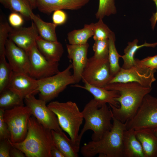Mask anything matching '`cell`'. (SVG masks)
<instances>
[{"instance_id":"obj_8","label":"cell","mask_w":157,"mask_h":157,"mask_svg":"<svg viewBox=\"0 0 157 157\" xmlns=\"http://www.w3.org/2000/svg\"><path fill=\"white\" fill-rule=\"evenodd\" d=\"M157 127V98L149 94L144 97L136 114L127 122V129Z\"/></svg>"},{"instance_id":"obj_22","label":"cell","mask_w":157,"mask_h":157,"mask_svg":"<svg viewBox=\"0 0 157 157\" xmlns=\"http://www.w3.org/2000/svg\"><path fill=\"white\" fill-rule=\"evenodd\" d=\"M123 154L124 157H145L142 147L134 130L126 129L124 132Z\"/></svg>"},{"instance_id":"obj_43","label":"cell","mask_w":157,"mask_h":157,"mask_svg":"<svg viewBox=\"0 0 157 157\" xmlns=\"http://www.w3.org/2000/svg\"><path fill=\"white\" fill-rule=\"evenodd\" d=\"M28 1L30 2L33 9L36 8V0H28Z\"/></svg>"},{"instance_id":"obj_34","label":"cell","mask_w":157,"mask_h":157,"mask_svg":"<svg viewBox=\"0 0 157 157\" xmlns=\"http://www.w3.org/2000/svg\"><path fill=\"white\" fill-rule=\"evenodd\" d=\"M5 110L0 108V140H10V135L8 127L4 121L3 115Z\"/></svg>"},{"instance_id":"obj_21","label":"cell","mask_w":157,"mask_h":157,"mask_svg":"<svg viewBox=\"0 0 157 157\" xmlns=\"http://www.w3.org/2000/svg\"><path fill=\"white\" fill-rule=\"evenodd\" d=\"M142 147L145 157H157V137L150 129L135 130Z\"/></svg>"},{"instance_id":"obj_39","label":"cell","mask_w":157,"mask_h":157,"mask_svg":"<svg viewBox=\"0 0 157 157\" xmlns=\"http://www.w3.org/2000/svg\"><path fill=\"white\" fill-rule=\"evenodd\" d=\"M10 157H25V154L20 150L11 145L10 150Z\"/></svg>"},{"instance_id":"obj_25","label":"cell","mask_w":157,"mask_h":157,"mask_svg":"<svg viewBox=\"0 0 157 157\" xmlns=\"http://www.w3.org/2000/svg\"><path fill=\"white\" fill-rule=\"evenodd\" d=\"M93 23L85 24L83 28L73 30L67 35L69 44H83L87 43L88 39L93 35Z\"/></svg>"},{"instance_id":"obj_4","label":"cell","mask_w":157,"mask_h":157,"mask_svg":"<svg viewBox=\"0 0 157 157\" xmlns=\"http://www.w3.org/2000/svg\"><path fill=\"white\" fill-rule=\"evenodd\" d=\"M81 112L85 122L79 133L80 140L83 134L88 130L93 131L92 140L97 141L111 129L113 124L111 121L113 115L110 108L107 104L100 107L93 99L85 105Z\"/></svg>"},{"instance_id":"obj_16","label":"cell","mask_w":157,"mask_h":157,"mask_svg":"<svg viewBox=\"0 0 157 157\" xmlns=\"http://www.w3.org/2000/svg\"><path fill=\"white\" fill-rule=\"evenodd\" d=\"M89 44H67L68 57L72 61L73 75L76 83L82 80V76L88 58L87 57Z\"/></svg>"},{"instance_id":"obj_15","label":"cell","mask_w":157,"mask_h":157,"mask_svg":"<svg viewBox=\"0 0 157 157\" xmlns=\"http://www.w3.org/2000/svg\"><path fill=\"white\" fill-rule=\"evenodd\" d=\"M38 80L33 78L28 74L13 72L8 88L24 100L29 95L38 93Z\"/></svg>"},{"instance_id":"obj_11","label":"cell","mask_w":157,"mask_h":157,"mask_svg":"<svg viewBox=\"0 0 157 157\" xmlns=\"http://www.w3.org/2000/svg\"><path fill=\"white\" fill-rule=\"evenodd\" d=\"M156 71L136 63L135 65L129 68L121 67L108 84L134 82L144 87L151 88L152 83L156 80L154 76Z\"/></svg>"},{"instance_id":"obj_37","label":"cell","mask_w":157,"mask_h":157,"mask_svg":"<svg viewBox=\"0 0 157 157\" xmlns=\"http://www.w3.org/2000/svg\"><path fill=\"white\" fill-rule=\"evenodd\" d=\"M66 13L62 10H57L53 12L52 19L53 23L57 25H62L65 24L67 20Z\"/></svg>"},{"instance_id":"obj_35","label":"cell","mask_w":157,"mask_h":157,"mask_svg":"<svg viewBox=\"0 0 157 157\" xmlns=\"http://www.w3.org/2000/svg\"><path fill=\"white\" fill-rule=\"evenodd\" d=\"M136 63L152 70L157 69V54L140 60L135 59Z\"/></svg>"},{"instance_id":"obj_18","label":"cell","mask_w":157,"mask_h":157,"mask_svg":"<svg viewBox=\"0 0 157 157\" xmlns=\"http://www.w3.org/2000/svg\"><path fill=\"white\" fill-rule=\"evenodd\" d=\"M72 86L82 88L89 92L93 96L94 99L100 107L107 104L116 107L119 106V103L115 100L120 95L117 91L107 90L104 88L92 85L87 83H84L83 86L76 84Z\"/></svg>"},{"instance_id":"obj_44","label":"cell","mask_w":157,"mask_h":157,"mask_svg":"<svg viewBox=\"0 0 157 157\" xmlns=\"http://www.w3.org/2000/svg\"><path fill=\"white\" fill-rule=\"evenodd\" d=\"M150 129L154 134L157 137V127Z\"/></svg>"},{"instance_id":"obj_6","label":"cell","mask_w":157,"mask_h":157,"mask_svg":"<svg viewBox=\"0 0 157 157\" xmlns=\"http://www.w3.org/2000/svg\"><path fill=\"white\" fill-rule=\"evenodd\" d=\"M72 64L61 72L47 77L38 80L40 99L46 103L57 97L68 85L76 83L72 74Z\"/></svg>"},{"instance_id":"obj_13","label":"cell","mask_w":157,"mask_h":157,"mask_svg":"<svg viewBox=\"0 0 157 157\" xmlns=\"http://www.w3.org/2000/svg\"><path fill=\"white\" fill-rule=\"evenodd\" d=\"M5 54L14 72L28 74L29 60L27 52L8 39L5 45Z\"/></svg>"},{"instance_id":"obj_31","label":"cell","mask_w":157,"mask_h":157,"mask_svg":"<svg viewBox=\"0 0 157 157\" xmlns=\"http://www.w3.org/2000/svg\"><path fill=\"white\" fill-rule=\"evenodd\" d=\"M93 38L94 41L108 39L113 33L103 22L102 19L93 23Z\"/></svg>"},{"instance_id":"obj_10","label":"cell","mask_w":157,"mask_h":157,"mask_svg":"<svg viewBox=\"0 0 157 157\" xmlns=\"http://www.w3.org/2000/svg\"><path fill=\"white\" fill-rule=\"evenodd\" d=\"M24 100L32 115L44 127L51 130L62 131L56 115L46 105L44 101L36 99L33 94L27 96Z\"/></svg>"},{"instance_id":"obj_28","label":"cell","mask_w":157,"mask_h":157,"mask_svg":"<svg viewBox=\"0 0 157 157\" xmlns=\"http://www.w3.org/2000/svg\"><path fill=\"white\" fill-rule=\"evenodd\" d=\"M6 57L0 56V93L8 88L13 73Z\"/></svg>"},{"instance_id":"obj_19","label":"cell","mask_w":157,"mask_h":157,"mask_svg":"<svg viewBox=\"0 0 157 157\" xmlns=\"http://www.w3.org/2000/svg\"><path fill=\"white\" fill-rule=\"evenodd\" d=\"M36 46L41 53L48 60L58 62L64 52L62 44L58 41L46 40L39 35L36 41Z\"/></svg>"},{"instance_id":"obj_23","label":"cell","mask_w":157,"mask_h":157,"mask_svg":"<svg viewBox=\"0 0 157 157\" xmlns=\"http://www.w3.org/2000/svg\"><path fill=\"white\" fill-rule=\"evenodd\" d=\"M138 40H134L131 42H129L128 45L124 50V54L121 55L123 61V63L121 67L124 69L129 68L135 65L136 62L134 56L136 51L139 49L144 47H155L157 46V42L154 43L145 42L141 45L138 44Z\"/></svg>"},{"instance_id":"obj_29","label":"cell","mask_w":157,"mask_h":157,"mask_svg":"<svg viewBox=\"0 0 157 157\" xmlns=\"http://www.w3.org/2000/svg\"><path fill=\"white\" fill-rule=\"evenodd\" d=\"M9 9L12 12L19 13L26 20L31 19L33 13L28 0H9Z\"/></svg>"},{"instance_id":"obj_27","label":"cell","mask_w":157,"mask_h":157,"mask_svg":"<svg viewBox=\"0 0 157 157\" xmlns=\"http://www.w3.org/2000/svg\"><path fill=\"white\" fill-rule=\"evenodd\" d=\"M115 35L113 32L108 38V60L111 73L113 77L118 72L121 68L119 62L121 55L117 51L115 44Z\"/></svg>"},{"instance_id":"obj_30","label":"cell","mask_w":157,"mask_h":157,"mask_svg":"<svg viewBox=\"0 0 157 157\" xmlns=\"http://www.w3.org/2000/svg\"><path fill=\"white\" fill-rule=\"evenodd\" d=\"M117 12L115 0H99L98 9L95 14L97 19L115 14Z\"/></svg>"},{"instance_id":"obj_9","label":"cell","mask_w":157,"mask_h":157,"mask_svg":"<svg viewBox=\"0 0 157 157\" xmlns=\"http://www.w3.org/2000/svg\"><path fill=\"white\" fill-rule=\"evenodd\" d=\"M113 77L108 58L98 59L93 56L88 59L81 80L84 83L104 88Z\"/></svg>"},{"instance_id":"obj_14","label":"cell","mask_w":157,"mask_h":157,"mask_svg":"<svg viewBox=\"0 0 157 157\" xmlns=\"http://www.w3.org/2000/svg\"><path fill=\"white\" fill-rule=\"evenodd\" d=\"M39 35L36 26L33 22L28 27L12 28L8 39L28 53L36 44V40Z\"/></svg>"},{"instance_id":"obj_3","label":"cell","mask_w":157,"mask_h":157,"mask_svg":"<svg viewBox=\"0 0 157 157\" xmlns=\"http://www.w3.org/2000/svg\"><path fill=\"white\" fill-rule=\"evenodd\" d=\"M8 140L26 157H51V150L53 145L51 130L44 127L33 115L28 119L27 133L24 139L15 143Z\"/></svg>"},{"instance_id":"obj_7","label":"cell","mask_w":157,"mask_h":157,"mask_svg":"<svg viewBox=\"0 0 157 157\" xmlns=\"http://www.w3.org/2000/svg\"><path fill=\"white\" fill-rule=\"evenodd\" d=\"M32 115L30 109L24 105L5 110L3 117L10 132L8 140L12 143H18L26 138L28 130V122Z\"/></svg>"},{"instance_id":"obj_40","label":"cell","mask_w":157,"mask_h":157,"mask_svg":"<svg viewBox=\"0 0 157 157\" xmlns=\"http://www.w3.org/2000/svg\"><path fill=\"white\" fill-rule=\"evenodd\" d=\"M51 157H65L63 153L54 144L51 150Z\"/></svg>"},{"instance_id":"obj_32","label":"cell","mask_w":157,"mask_h":157,"mask_svg":"<svg viewBox=\"0 0 157 157\" xmlns=\"http://www.w3.org/2000/svg\"><path fill=\"white\" fill-rule=\"evenodd\" d=\"M12 28L4 17L0 15V56H5V45Z\"/></svg>"},{"instance_id":"obj_33","label":"cell","mask_w":157,"mask_h":157,"mask_svg":"<svg viewBox=\"0 0 157 157\" xmlns=\"http://www.w3.org/2000/svg\"><path fill=\"white\" fill-rule=\"evenodd\" d=\"M92 49L93 56L98 59L108 58V39L103 40L95 41Z\"/></svg>"},{"instance_id":"obj_1","label":"cell","mask_w":157,"mask_h":157,"mask_svg":"<svg viewBox=\"0 0 157 157\" xmlns=\"http://www.w3.org/2000/svg\"><path fill=\"white\" fill-rule=\"evenodd\" d=\"M104 88L119 92V96L115 99L119 103V107L109 105L113 117L123 123L128 121L134 117L144 97L152 90L151 88L144 87L134 82L109 83Z\"/></svg>"},{"instance_id":"obj_42","label":"cell","mask_w":157,"mask_h":157,"mask_svg":"<svg viewBox=\"0 0 157 157\" xmlns=\"http://www.w3.org/2000/svg\"><path fill=\"white\" fill-rule=\"evenodd\" d=\"M0 2L5 8L9 9L10 4L9 0H0Z\"/></svg>"},{"instance_id":"obj_5","label":"cell","mask_w":157,"mask_h":157,"mask_svg":"<svg viewBox=\"0 0 157 157\" xmlns=\"http://www.w3.org/2000/svg\"><path fill=\"white\" fill-rule=\"evenodd\" d=\"M47 106L56 115L62 129L80 147L79 132L84 119L76 104L71 101L65 102L55 101L50 102Z\"/></svg>"},{"instance_id":"obj_12","label":"cell","mask_w":157,"mask_h":157,"mask_svg":"<svg viewBox=\"0 0 157 157\" xmlns=\"http://www.w3.org/2000/svg\"><path fill=\"white\" fill-rule=\"evenodd\" d=\"M29 60L28 74L33 78L39 80L53 75L59 71L58 62L47 60L38 49L36 44L28 52Z\"/></svg>"},{"instance_id":"obj_36","label":"cell","mask_w":157,"mask_h":157,"mask_svg":"<svg viewBox=\"0 0 157 157\" xmlns=\"http://www.w3.org/2000/svg\"><path fill=\"white\" fill-rule=\"evenodd\" d=\"M24 19L19 13L12 12L8 16V21L13 28H18L22 26L24 22Z\"/></svg>"},{"instance_id":"obj_24","label":"cell","mask_w":157,"mask_h":157,"mask_svg":"<svg viewBox=\"0 0 157 157\" xmlns=\"http://www.w3.org/2000/svg\"><path fill=\"white\" fill-rule=\"evenodd\" d=\"M31 20L35 25L39 35L42 38L50 41H58L56 32L57 25L53 22L44 21L39 15L34 13L31 17Z\"/></svg>"},{"instance_id":"obj_2","label":"cell","mask_w":157,"mask_h":157,"mask_svg":"<svg viewBox=\"0 0 157 157\" xmlns=\"http://www.w3.org/2000/svg\"><path fill=\"white\" fill-rule=\"evenodd\" d=\"M113 126L100 140L84 144L80 152L85 157H124L123 137L127 122L123 123L113 118Z\"/></svg>"},{"instance_id":"obj_17","label":"cell","mask_w":157,"mask_h":157,"mask_svg":"<svg viewBox=\"0 0 157 157\" xmlns=\"http://www.w3.org/2000/svg\"><path fill=\"white\" fill-rule=\"evenodd\" d=\"M90 0H36V6L40 11L49 15L59 10H76L81 9Z\"/></svg>"},{"instance_id":"obj_41","label":"cell","mask_w":157,"mask_h":157,"mask_svg":"<svg viewBox=\"0 0 157 157\" xmlns=\"http://www.w3.org/2000/svg\"><path fill=\"white\" fill-rule=\"evenodd\" d=\"M155 4L156 7V11L155 13H153L152 16L150 19L152 29L154 30L157 22V0H152Z\"/></svg>"},{"instance_id":"obj_38","label":"cell","mask_w":157,"mask_h":157,"mask_svg":"<svg viewBox=\"0 0 157 157\" xmlns=\"http://www.w3.org/2000/svg\"><path fill=\"white\" fill-rule=\"evenodd\" d=\"M11 144L8 140H0V157H10V150Z\"/></svg>"},{"instance_id":"obj_26","label":"cell","mask_w":157,"mask_h":157,"mask_svg":"<svg viewBox=\"0 0 157 157\" xmlns=\"http://www.w3.org/2000/svg\"><path fill=\"white\" fill-rule=\"evenodd\" d=\"M23 100L17 94L7 88L0 93V108L5 110L24 105Z\"/></svg>"},{"instance_id":"obj_20","label":"cell","mask_w":157,"mask_h":157,"mask_svg":"<svg viewBox=\"0 0 157 157\" xmlns=\"http://www.w3.org/2000/svg\"><path fill=\"white\" fill-rule=\"evenodd\" d=\"M53 144L64 154L65 157H78L80 147L69 138L62 131L51 130Z\"/></svg>"}]
</instances>
